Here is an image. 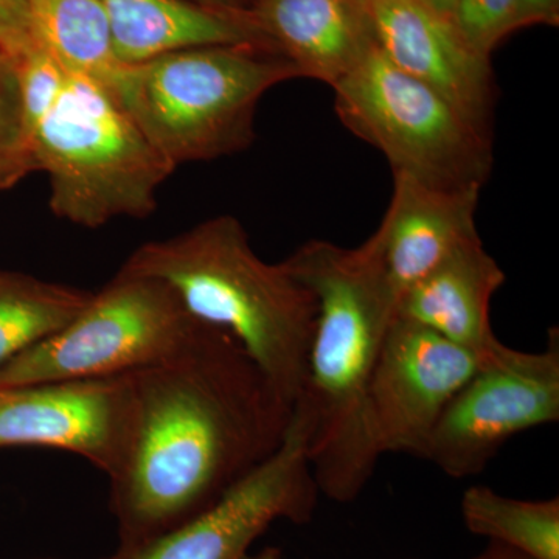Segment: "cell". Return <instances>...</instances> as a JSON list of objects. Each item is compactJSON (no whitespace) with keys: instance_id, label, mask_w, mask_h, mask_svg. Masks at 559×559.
Listing matches in <instances>:
<instances>
[{"instance_id":"cell-1","label":"cell","mask_w":559,"mask_h":559,"mask_svg":"<svg viewBox=\"0 0 559 559\" xmlns=\"http://www.w3.org/2000/svg\"><path fill=\"white\" fill-rule=\"evenodd\" d=\"M134 425L112 499L130 551L179 527L277 451L293 409L226 331L205 325L131 371Z\"/></svg>"},{"instance_id":"cell-2","label":"cell","mask_w":559,"mask_h":559,"mask_svg":"<svg viewBox=\"0 0 559 559\" xmlns=\"http://www.w3.org/2000/svg\"><path fill=\"white\" fill-rule=\"evenodd\" d=\"M318 299V325L299 406L310 419L312 476L334 502L358 498L381 455L371 440L367 395L399 297L366 241L342 248L312 240L283 261Z\"/></svg>"},{"instance_id":"cell-3","label":"cell","mask_w":559,"mask_h":559,"mask_svg":"<svg viewBox=\"0 0 559 559\" xmlns=\"http://www.w3.org/2000/svg\"><path fill=\"white\" fill-rule=\"evenodd\" d=\"M121 272L164 282L194 319L229 333L286 406L307 382L318 299L283 263H267L230 215L140 246Z\"/></svg>"},{"instance_id":"cell-4","label":"cell","mask_w":559,"mask_h":559,"mask_svg":"<svg viewBox=\"0 0 559 559\" xmlns=\"http://www.w3.org/2000/svg\"><path fill=\"white\" fill-rule=\"evenodd\" d=\"M13 66L36 170L49 178L53 215L86 229L151 215L176 168L112 94L69 72L39 46Z\"/></svg>"},{"instance_id":"cell-5","label":"cell","mask_w":559,"mask_h":559,"mask_svg":"<svg viewBox=\"0 0 559 559\" xmlns=\"http://www.w3.org/2000/svg\"><path fill=\"white\" fill-rule=\"evenodd\" d=\"M299 76L272 47H193L123 66L110 94L178 168L249 148L263 95Z\"/></svg>"},{"instance_id":"cell-6","label":"cell","mask_w":559,"mask_h":559,"mask_svg":"<svg viewBox=\"0 0 559 559\" xmlns=\"http://www.w3.org/2000/svg\"><path fill=\"white\" fill-rule=\"evenodd\" d=\"M333 91L344 127L380 150L393 175L448 190H481L487 182L491 135L378 47Z\"/></svg>"},{"instance_id":"cell-7","label":"cell","mask_w":559,"mask_h":559,"mask_svg":"<svg viewBox=\"0 0 559 559\" xmlns=\"http://www.w3.org/2000/svg\"><path fill=\"white\" fill-rule=\"evenodd\" d=\"M205 323L170 286L119 271L72 322L0 369V388L119 377L165 362Z\"/></svg>"},{"instance_id":"cell-8","label":"cell","mask_w":559,"mask_h":559,"mask_svg":"<svg viewBox=\"0 0 559 559\" xmlns=\"http://www.w3.org/2000/svg\"><path fill=\"white\" fill-rule=\"evenodd\" d=\"M559 421V333L543 352L507 347L484 364L441 415L423 460L452 479L479 476L525 430Z\"/></svg>"},{"instance_id":"cell-9","label":"cell","mask_w":559,"mask_h":559,"mask_svg":"<svg viewBox=\"0 0 559 559\" xmlns=\"http://www.w3.org/2000/svg\"><path fill=\"white\" fill-rule=\"evenodd\" d=\"M308 439L310 419L296 404L277 451L197 516L120 559H242L274 522L310 521L320 492Z\"/></svg>"},{"instance_id":"cell-10","label":"cell","mask_w":559,"mask_h":559,"mask_svg":"<svg viewBox=\"0 0 559 559\" xmlns=\"http://www.w3.org/2000/svg\"><path fill=\"white\" fill-rule=\"evenodd\" d=\"M481 366L468 349L396 316L382 341L367 395L378 454L423 459L441 415Z\"/></svg>"},{"instance_id":"cell-11","label":"cell","mask_w":559,"mask_h":559,"mask_svg":"<svg viewBox=\"0 0 559 559\" xmlns=\"http://www.w3.org/2000/svg\"><path fill=\"white\" fill-rule=\"evenodd\" d=\"M134 425L131 374L0 388V448L72 452L119 474Z\"/></svg>"},{"instance_id":"cell-12","label":"cell","mask_w":559,"mask_h":559,"mask_svg":"<svg viewBox=\"0 0 559 559\" xmlns=\"http://www.w3.org/2000/svg\"><path fill=\"white\" fill-rule=\"evenodd\" d=\"M378 49L491 135L496 102L491 58L463 38L452 17L425 0H373Z\"/></svg>"},{"instance_id":"cell-13","label":"cell","mask_w":559,"mask_h":559,"mask_svg":"<svg viewBox=\"0 0 559 559\" xmlns=\"http://www.w3.org/2000/svg\"><path fill=\"white\" fill-rule=\"evenodd\" d=\"M479 189L448 190L393 175V194L380 227L369 238L396 297L452 252L480 240Z\"/></svg>"},{"instance_id":"cell-14","label":"cell","mask_w":559,"mask_h":559,"mask_svg":"<svg viewBox=\"0 0 559 559\" xmlns=\"http://www.w3.org/2000/svg\"><path fill=\"white\" fill-rule=\"evenodd\" d=\"M252 16L300 76L331 87L378 47L369 0H253Z\"/></svg>"},{"instance_id":"cell-15","label":"cell","mask_w":559,"mask_h":559,"mask_svg":"<svg viewBox=\"0 0 559 559\" xmlns=\"http://www.w3.org/2000/svg\"><path fill=\"white\" fill-rule=\"evenodd\" d=\"M506 283V272L481 240L452 252L428 275L404 290L396 316L491 362L507 348L491 325V301Z\"/></svg>"},{"instance_id":"cell-16","label":"cell","mask_w":559,"mask_h":559,"mask_svg":"<svg viewBox=\"0 0 559 559\" xmlns=\"http://www.w3.org/2000/svg\"><path fill=\"white\" fill-rule=\"evenodd\" d=\"M102 7L114 53L123 66L171 51L257 44L275 49L253 22L190 0H95Z\"/></svg>"},{"instance_id":"cell-17","label":"cell","mask_w":559,"mask_h":559,"mask_svg":"<svg viewBox=\"0 0 559 559\" xmlns=\"http://www.w3.org/2000/svg\"><path fill=\"white\" fill-rule=\"evenodd\" d=\"M36 43L69 72L112 91L123 64L114 53L102 7L95 0H27Z\"/></svg>"},{"instance_id":"cell-18","label":"cell","mask_w":559,"mask_h":559,"mask_svg":"<svg viewBox=\"0 0 559 559\" xmlns=\"http://www.w3.org/2000/svg\"><path fill=\"white\" fill-rule=\"evenodd\" d=\"M92 293L0 271V369L72 322Z\"/></svg>"},{"instance_id":"cell-19","label":"cell","mask_w":559,"mask_h":559,"mask_svg":"<svg viewBox=\"0 0 559 559\" xmlns=\"http://www.w3.org/2000/svg\"><path fill=\"white\" fill-rule=\"evenodd\" d=\"M466 528L527 555L532 559H559V499L521 500L477 485L463 492Z\"/></svg>"},{"instance_id":"cell-20","label":"cell","mask_w":559,"mask_h":559,"mask_svg":"<svg viewBox=\"0 0 559 559\" xmlns=\"http://www.w3.org/2000/svg\"><path fill=\"white\" fill-rule=\"evenodd\" d=\"M35 171L16 69L0 57V193Z\"/></svg>"},{"instance_id":"cell-21","label":"cell","mask_w":559,"mask_h":559,"mask_svg":"<svg viewBox=\"0 0 559 559\" xmlns=\"http://www.w3.org/2000/svg\"><path fill=\"white\" fill-rule=\"evenodd\" d=\"M452 21L479 53L491 58L507 36L521 27V0H457Z\"/></svg>"},{"instance_id":"cell-22","label":"cell","mask_w":559,"mask_h":559,"mask_svg":"<svg viewBox=\"0 0 559 559\" xmlns=\"http://www.w3.org/2000/svg\"><path fill=\"white\" fill-rule=\"evenodd\" d=\"M35 47L27 0H0V53L14 62Z\"/></svg>"},{"instance_id":"cell-23","label":"cell","mask_w":559,"mask_h":559,"mask_svg":"<svg viewBox=\"0 0 559 559\" xmlns=\"http://www.w3.org/2000/svg\"><path fill=\"white\" fill-rule=\"evenodd\" d=\"M559 0H521V27L558 25Z\"/></svg>"},{"instance_id":"cell-24","label":"cell","mask_w":559,"mask_h":559,"mask_svg":"<svg viewBox=\"0 0 559 559\" xmlns=\"http://www.w3.org/2000/svg\"><path fill=\"white\" fill-rule=\"evenodd\" d=\"M190 2L207 7V9L221 11V13L230 14V16L240 17V20L250 21L255 24L252 16L253 0H190Z\"/></svg>"},{"instance_id":"cell-25","label":"cell","mask_w":559,"mask_h":559,"mask_svg":"<svg viewBox=\"0 0 559 559\" xmlns=\"http://www.w3.org/2000/svg\"><path fill=\"white\" fill-rule=\"evenodd\" d=\"M474 559H532L527 555L521 554V551L510 549V547L502 546V544L491 543L484 554Z\"/></svg>"},{"instance_id":"cell-26","label":"cell","mask_w":559,"mask_h":559,"mask_svg":"<svg viewBox=\"0 0 559 559\" xmlns=\"http://www.w3.org/2000/svg\"><path fill=\"white\" fill-rule=\"evenodd\" d=\"M425 2L428 3L429 7H432L433 10L444 14V16L452 17V11H454L457 0H425Z\"/></svg>"},{"instance_id":"cell-27","label":"cell","mask_w":559,"mask_h":559,"mask_svg":"<svg viewBox=\"0 0 559 559\" xmlns=\"http://www.w3.org/2000/svg\"><path fill=\"white\" fill-rule=\"evenodd\" d=\"M242 559H285L283 558L282 551L277 549H266L263 551H260V554H248Z\"/></svg>"},{"instance_id":"cell-28","label":"cell","mask_w":559,"mask_h":559,"mask_svg":"<svg viewBox=\"0 0 559 559\" xmlns=\"http://www.w3.org/2000/svg\"><path fill=\"white\" fill-rule=\"evenodd\" d=\"M0 57L5 58V57H3V55H2V53H0Z\"/></svg>"},{"instance_id":"cell-29","label":"cell","mask_w":559,"mask_h":559,"mask_svg":"<svg viewBox=\"0 0 559 559\" xmlns=\"http://www.w3.org/2000/svg\"><path fill=\"white\" fill-rule=\"evenodd\" d=\"M369 2L371 3V2H373V0H369Z\"/></svg>"},{"instance_id":"cell-30","label":"cell","mask_w":559,"mask_h":559,"mask_svg":"<svg viewBox=\"0 0 559 559\" xmlns=\"http://www.w3.org/2000/svg\"><path fill=\"white\" fill-rule=\"evenodd\" d=\"M253 3V2H252Z\"/></svg>"}]
</instances>
